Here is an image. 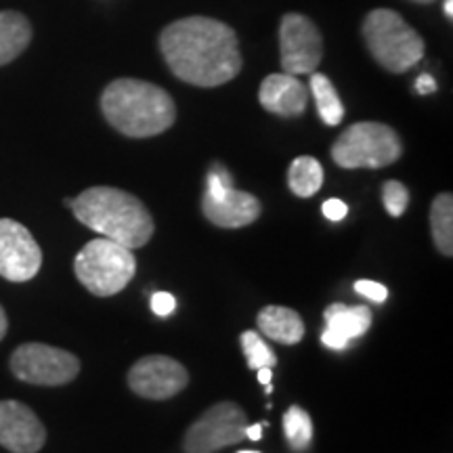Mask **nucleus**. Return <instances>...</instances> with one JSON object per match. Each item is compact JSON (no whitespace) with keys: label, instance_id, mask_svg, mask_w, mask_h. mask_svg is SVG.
Returning <instances> with one entry per match:
<instances>
[{"label":"nucleus","instance_id":"1","mask_svg":"<svg viewBox=\"0 0 453 453\" xmlns=\"http://www.w3.org/2000/svg\"><path fill=\"white\" fill-rule=\"evenodd\" d=\"M160 50L179 81L202 88L234 81L243 65L234 27L203 15L183 17L164 27Z\"/></svg>","mask_w":453,"mask_h":453},{"label":"nucleus","instance_id":"2","mask_svg":"<svg viewBox=\"0 0 453 453\" xmlns=\"http://www.w3.org/2000/svg\"><path fill=\"white\" fill-rule=\"evenodd\" d=\"M70 208L84 226L128 250L143 248L154 235L156 225L145 203L118 187H88Z\"/></svg>","mask_w":453,"mask_h":453},{"label":"nucleus","instance_id":"3","mask_svg":"<svg viewBox=\"0 0 453 453\" xmlns=\"http://www.w3.org/2000/svg\"><path fill=\"white\" fill-rule=\"evenodd\" d=\"M101 111L118 133L130 139L156 137L177 120V105L166 90L137 78H118L107 84Z\"/></svg>","mask_w":453,"mask_h":453},{"label":"nucleus","instance_id":"4","mask_svg":"<svg viewBox=\"0 0 453 453\" xmlns=\"http://www.w3.org/2000/svg\"><path fill=\"white\" fill-rule=\"evenodd\" d=\"M361 34L373 59L393 73L410 72L426 53V44L420 34L390 9H376L367 13Z\"/></svg>","mask_w":453,"mask_h":453},{"label":"nucleus","instance_id":"5","mask_svg":"<svg viewBox=\"0 0 453 453\" xmlns=\"http://www.w3.org/2000/svg\"><path fill=\"white\" fill-rule=\"evenodd\" d=\"M73 273L95 296H113L122 292L137 273V258L122 243L99 237L90 240L76 254Z\"/></svg>","mask_w":453,"mask_h":453},{"label":"nucleus","instance_id":"6","mask_svg":"<svg viewBox=\"0 0 453 453\" xmlns=\"http://www.w3.org/2000/svg\"><path fill=\"white\" fill-rule=\"evenodd\" d=\"M403 154L399 134L382 122H357L332 145V157L340 168H384Z\"/></svg>","mask_w":453,"mask_h":453},{"label":"nucleus","instance_id":"7","mask_svg":"<svg viewBox=\"0 0 453 453\" xmlns=\"http://www.w3.org/2000/svg\"><path fill=\"white\" fill-rule=\"evenodd\" d=\"M202 212L212 225L223 229H240L252 225L263 212V206L257 196L235 189L229 170L214 164L206 179Z\"/></svg>","mask_w":453,"mask_h":453},{"label":"nucleus","instance_id":"8","mask_svg":"<svg viewBox=\"0 0 453 453\" xmlns=\"http://www.w3.org/2000/svg\"><path fill=\"white\" fill-rule=\"evenodd\" d=\"M11 372L17 380L36 387H64L81 373V361L70 350L27 342L11 355Z\"/></svg>","mask_w":453,"mask_h":453},{"label":"nucleus","instance_id":"9","mask_svg":"<svg viewBox=\"0 0 453 453\" xmlns=\"http://www.w3.org/2000/svg\"><path fill=\"white\" fill-rule=\"evenodd\" d=\"M248 418L237 403L223 401L208 407L185 433V453H217L246 437Z\"/></svg>","mask_w":453,"mask_h":453},{"label":"nucleus","instance_id":"10","mask_svg":"<svg viewBox=\"0 0 453 453\" xmlns=\"http://www.w3.org/2000/svg\"><path fill=\"white\" fill-rule=\"evenodd\" d=\"M281 67L286 73H313L324 59V38L309 17L300 13L283 15L280 26Z\"/></svg>","mask_w":453,"mask_h":453},{"label":"nucleus","instance_id":"11","mask_svg":"<svg viewBox=\"0 0 453 453\" xmlns=\"http://www.w3.org/2000/svg\"><path fill=\"white\" fill-rule=\"evenodd\" d=\"M42 250L27 226L13 219H0V277L21 283L36 277Z\"/></svg>","mask_w":453,"mask_h":453},{"label":"nucleus","instance_id":"12","mask_svg":"<svg viewBox=\"0 0 453 453\" xmlns=\"http://www.w3.org/2000/svg\"><path fill=\"white\" fill-rule=\"evenodd\" d=\"M187 384H189V373L177 359L166 355L141 357L128 372V387L143 399H170L179 395Z\"/></svg>","mask_w":453,"mask_h":453},{"label":"nucleus","instance_id":"13","mask_svg":"<svg viewBox=\"0 0 453 453\" xmlns=\"http://www.w3.org/2000/svg\"><path fill=\"white\" fill-rule=\"evenodd\" d=\"M47 443V428L26 403L0 401V445L11 453H38Z\"/></svg>","mask_w":453,"mask_h":453},{"label":"nucleus","instance_id":"14","mask_svg":"<svg viewBox=\"0 0 453 453\" xmlns=\"http://www.w3.org/2000/svg\"><path fill=\"white\" fill-rule=\"evenodd\" d=\"M326 330L321 334V342L327 349L344 350L355 338H361L372 326V311L364 304L336 303L324 311Z\"/></svg>","mask_w":453,"mask_h":453},{"label":"nucleus","instance_id":"15","mask_svg":"<svg viewBox=\"0 0 453 453\" xmlns=\"http://www.w3.org/2000/svg\"><path fill=\"white\" fill-rule=\"evenodd\" d=\"M258 101L271 113L296 118L307 110L309 88L292 73H271L260 84Z\"/></svg>","mask_w":453,"mask_h":453},{"label":"nucleus","instance_id":"16","mask_svg":"<svg viewBox=\"0 0 453 453\" xmlns=\"http://www.w3.org/2000/svg\"><path fill=\"white\" fill-rule=\"evenodd\" d=\"M258 327L263 336L280 344H298L304 336V321L296 311L269 304L258 313Z\"/></svg>","mask_w":453,"mask_h":453},{"label":"nucleus","instance_id":"17","mask_svg":"<svg viewBox=\"0 0 453 453\" xmlns=\"http://www.w3.org/2000/svg\"><path fill=\"white\" fill-rule=\"evenodd\" d=\"M32 42V24L24 13L0 11V65L17 59Z\"/></svg>","mask_w":453,"mask_h":453},{"label":"nucleus","instance_id":"18","mask_svg":"<svg viewBox=\"0 0 453 453\" xmlns=\"http://www.w3.org/2000/svg\"><path fill=\"white\" fill-rule=\"evenodd\" d=\"M430 229L437 250L443 257L453 254V196L439 194L430 208Z\"/></svg>","mask_w":453,"mask_h":453},{"label":"nucleus","instance_id":"19","mask_svg":"<svg viewBox=\"0 0 453 453\" xmlns=\"http://www.w3.org/2000/svg\"><path fill=\"white\" fill-rule=\"evenodd\" d=\"M288 185L298 197H311L324 185V168L311 156H300L288 170Z\"/></svg>","mask_w":453,"mask_h":453},{"label":"nucleus","instance_id":"20","mask_svg":"<svg viewBox=\"0 0 453 453\" xmlns=\"http://www.w3.org/2000/svg\"><path fill=\"white\" fill-rule=\"evenodd\" d=\"M311 93H313L317 111H319L321 120H324L327 127H338L344 118V105L340 101L336 88H334L332 81L324 73H311Z\"/></svg>","mask_w":453,"mask_h":453},{"label":"nucleus","instance_id":"21","mask_svg":"<svg viewBox=\"0 0 453 453\" xmlns=\"http://www.w3.org/2000/svg\"><path fill=\"white\" fill-rule=\"evenodd\" d=\"M283 433L292 449L304 451L313 441V420L303 407L292 405L283 413Z\"/></svg>","mask_w":453,"mask_h":453},{"label":"nucleus","instance_id":"22","mask_svg":"<svg viewBox=\"0 0 453 453\" xmlns=\"http://www.w3.org/2000/svg\"><path fill=\"white\" fill-rule=\"evenodd\" d=\"M242 350L248 359V367L250 370H260V367H273L277 365V357L267 342H265L263 336L258 332L248 330L240 336Z\"/></svg>","mask_w":453,"mask_h":453},{"label":"nucleus","instance_id":"23","mask_svg":"<svg viewBox=\"0 0 453 453\" xmlns=\"http://www.w3.org/2000/svg\"><path fill=\"white\" fill-rule=\"evenodd\" d=\"M382 200L390 217H401L410 206V191L399 180H387L382 187Z\"/></svg>","mask_w":453,"mask_h":453},{"label":"nucleus","instance_id":"24","mask_svg":"<svg viewBox=\"0 0 453 453\" xmlns=\"http://www.w3.org/2000/svg\"><path fill=\"white\" fill-rule=\"evenodd\" d=\"M355 290L361 294V296L370 298L372 303H384V300L388 298V290L387 286H382V283L378 281H372V280H361L355 283Z\"/></svg>","mask_w":453,"mask_h":453},{"label":"nucleus","instance_id":"25","mask_svg":"<svg viewBox=\"0 0 453 453\" xmlns=\"http://www.w3.org/2000/svg\"><path fill=\"white\" fill-rule=\"evenodd\" d=\"M177 309V298L168 292H156L151 296V311L160 317H168L173 311Z\"/></svg>","mask_w":453,"mask_h":453},{"label":"nucleus","instance_id":"26","mask_svg":"<svg viewBox=\"0 0 453 453\" xmlns=\"http://www.w3.org/2000/svg\"><path fill=\"white\" fill-rule=\"evenodd\" d=\"M324 214L326 219L338 223V220H342L349 214V206L342 200H338V197H332V200L324 202Z\"/></svg>","mask_w":453,"mask_h":453},{"label":"nucleus","instance_id":"27","mask_svg":"<svg viewBox=\"0 0 453 453\" xmlns=\"http://www.w3.org/2000/svg\"><path fill=\"white\" fill-rule=\"evenodd\" d=\"M416 90L420 95H430L437 90V82H434V78L430 76V73H422V76L416 81Z\"/></svg>","mask_w":453,"mask_h":453},{"label":"nucleus","instance_id":"28","mask_svg":"<svg viewBox=\"0 0 453 453\" xmlns=\"http://www.w3.org/2000/svg\"><path fill=\"white\" fill-rule=\"evenodd\" d=\"M246 437L250 441H260V437H263V426H260V424H252V426H248Z\"/></svg>","mask_w":453,"mask_h":453},{"label":"nucleus","instance_id":"29","mask_svg":"<svg viewBox=\"0 0 453 453\" xmlns=\"http://www.w3.org/2000/svg\"><path fill=\"white\" fill-rule=\"evenodd\" d=\"M7 330H9V319H7V313H4V309L0 307V340L7 336Z\"/></svg>","mask_w":453,"mask_h":453},{"label":"nucleus","instance_id":"30","mask_svg":"<svg viewBox=\"0 0 453 453\" xmlns=\"http://www.w3.org/2000/svg\"><path fill=\"white\" fill-rule=\"evenodd\" d=\"M257 372H258V382L260 384H265V387L271 384V367H260V370H257Z\"/></svg>","mask_w":453,"mask_h":453},{"label":"nucleus","instance_id":"31","mask_svg":"<svg viewBox=\"0 0 453 453\" xmlns=\"http://www.w3.org/2000/svg\"><path fill=\"white\" fill-rule=\"evenodd\" d=\"M443 11H445V15L449 17H453V0H443Z\"/></svg>","mask_w":453,"mask_h":453},{"label":"nucleus","instance_id":"32","mask_svg":"<svg viewBox=\"0 0 453 453\" xmlns=\"http://www.w3.org/2000/svg\"><path fill=\"white\" fill-rule=\"evenodd\" d=\"M413 3H420V4H430V3H434V0H413Z\"/></svg>","mask_w":453,"mask_h":453},{"label":"nucleus","instance_id":"33","mask_svg":"<svg viewBox=\"0 0 453 453\" xmlns=\"http://www.w3.org/2000/svg\"><path fill=\"white\" fill-rule=\"evenodd\" d=\"M237 453H258V451H237Z\"/></svg>","mask_w":453,"mask_h":453}]
</instances>
